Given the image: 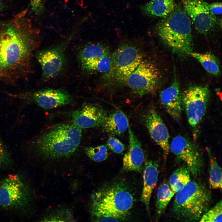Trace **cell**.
<instances>
[{"mask_svg": "<svg viewBox=\"0 0 222 222\" xmlns=\"http://www.w3.org/2000/svg\"><path fill=\"white\" fill-rule=\"evenodd\" d=\"M183 3L185 10L199 33L207 34L215 27L217 19L210 11L209 3L204 0H183Z\"/></svg>", "mask_w": 222, "mask_h": 222, "instance_id": "4fadbf2b", "label": "cell"}, {"mask_svg": "<svg viewBox=\"0 0 222 222\" xmlns=\"http://www.w3.org/2000/svg\"><path fill=\"white\" fill-rule=\"evenodd\" d=\"M175 194L165 182L159 186L156 193V213L157 218H159L164 213Z\"/></svg>", "mask_w": 222, "mask_h": 222, "instance_id": "cb8c5ba5", "label": "cell"}, {"mask_svg": "<svg viewBox=\"0 0 222 222\" xmlns=\"http://www.w3.org/2000/svg\"><path fill=\"white\" fill-rule=\"evenodd\" d=\"M4 7V5L2 3L0 2V12L2 11Z\"/></svg>", "mask_w": 222, "mask_h": 222, "instance_id": "e575fe53", "label": "cell"}, {"mask_svg": "<svg viewBox=\"0 0 222 222\" xmlns=\"http://www.w3.org/2000/svg\"><path fill=\"white\" fill-rule=\"evenodd\" d=\"M39 32L27 17V10L0 26V81L15 84L32 72L34 53Z\"/></svg>", "mask_w": 222, "mask_h": 222, "instance_id": "6da1fadb", "label": "cell"}, {"mask_svg": "<svg viewBox=\"0 0 222 222\" xmlns=\"http://www.w3.org/2000/svg\"><path fill=\"white\" fill-rule=\"evenodd\" d=\"M129 125V121L125 114L121 111L117 110L107 115L101 127L106 133L120 136L127 130Z\"/></svg>", "mask_w": 222, "mask_h": 222, "instance_id": "d6986e66", "label": "cell"}, {"mask_svg": "<svg viewBox=\"0 0 222 222\" xmlns=\"http://www.w3.org/2000/svg\"><path fill=\"white\" fill-rule=\"evenodd\" d=\"M32 11L37 15L42 14L44 10L43 0H30Z\"/></svg>", "mask_w": 222, "mask_h": 222, "instance_id": "4dcf8cb0", "label": "cell"}, {"mask_svg": "<svg viewBox=\"0 0 222 222\" xmlns=\"http://www.w3.org/2000/svg\"><path fill=\"white\" fill-rule=\"evenodd\" d=\"M190 172L184 165L176 169L172 174L169 180L170 187L175 193L181 191L191 181Z\"/></svg>", "mask_w": 222, "mask_h": 222, "instance_id": "d4e9b609", "label": "cell"}, {"mask_svg": "<svg viewBox=\"0 0 222 222\" xmlns=\"http://www.w3.org/2000/svg\"><path fill=\"white\" fill-rule=\"evenodd\" d=\"M107 145L109 148L113 152L120 154L125 150V146L119 139L113 136H110L107 141Z\"/></svg>", "mask_w": 222, "mask_h": 222, "instance_id": "f546056e", "label": "cell"}, {"mask_svg": "<svg viewBox=\"0 0 222 222\" xmlns=\"http://www.w3.org/2000/svg\"><path fill=\"white\" fill-rule=\"evenodd\" d=\"M222 201L221 200L212 208L203 215L199 221L200 222H221Z\"/></svg>", "mask_w": 222, "mask_h": 222, "instance_id": "f1b7e54d", "label": "cell"}, {"mask_svg": "<svg viewBox=\"0 0 222 222\" xmlns=\"http://www.w3.org/2000/svg\"><path fill=\"white\" fill-rule=\"evenodd\" d=\"M9 158L8 154L4 145L0 142V166L6 162Z\"/></svg>", "mask_w": 222, "mask_h": 222, "instance_id": "d6a6232c", "label": "cell"}, {"mask_svg": "<svg viewBox=\"0 0 222 222\" xmlns=\"http://www.w3.org/2000/svg\"><path fill=\"white\" fill-rule=\"evenodd\" d=\"M112 64V53L93 60L80 66L85 74L101 73L105 74L110 70Z\"/></svg>", "mask_w": 222, "mask_h": 222, "instance_id": "7402d4cb", "label": "cell"}, {"mask_svg": "<svg viewBox=\"0 0 222 222\" xmlns=\"http://www.w3.org/2000/svg\"><path fill=\"white\" fill-rule=\"evenodd\" d=\"M169 147L177 160L183 162L192 175L196 177L202 173L204 163L201 154L187 138L181 135L175 136Z\"/></svg>", "mask_w": 222, "mask_h": 222, "instance_id": "9c48e42d", "label": "cell"}, {"mask_svg": "<svg viewBox=\"0 0 222 222\" xmlns=\"http://www.w3.org/2000/svg\"><path fill=\"white\" fill-rule=\"evenodd\" d=\"M176 6L175 0H151L141 9L148 16L163 18L172 12Z\"/></svg>", "mask_w": 222, "mask_h": 222, "instance_id": "ffe728a7", "label": "cell"}, {"mask_svg": "<svg viewBox=\"0 0 222 222\" xmlns=\"http://www.w3.org/2000/svg\"><path fill=\"white\" fill-rule=\"evenodd\" d=\"M72 122L81 129L101 126L107 116L106 112L92 104L85 103L71 113Z\"/></svg>", "mask_w": 222, "mask_h": 222, "instance_id": "9a60e30c", "label": "cell"}, {"mask_svg": "<svg viewBox=\"0 0 222 222\" xmlns=\"http://www.w3.org/2000/svg\"><path fill=\"white\" fill-rule=\"evenodd\" d=\"M209 7L212 13L215 15H220L222 13V3L214 2L209 4Z\"/></svg>", "mask_w": 222, "mask_h": 222, "instance_id": "1f68e13d", "label": "cell"}, {"mask_svg": "<svg viewBox=\"0 0 222 222\" xmlns=\"http://www.w3.org/2000/svg\"><path fill=\"white\" fill-rule=\"evenodd\" d=\"M156 30L163 43L178 55L187 56L192 52L193 40L190 19L177 6L158 23Z\"/></svg>", "mask_w": 222, "mask_h": 222, "instance_id": "277c9868", "label": "cell"}, {"mask_svg": "<svg viewBox=\"0 0 222 222\" xmlns=\"http://www.w3.org/2000/svg\"><path fill=\"white\" fill-rule=\"evenodd\" d=\"M211 200V193L204 185L190 181L175 196L172 214L180 221H197L208 210Z\"/></svg>", "mask_w": 222, "mask_h": 222, "instance_id": "5b68a950", "label": "cell"}, {"mask_svg": "<svg viewBox=\"0 0 222 222\" xmlns=\"http://www.w3.org/2000/svg\"><path fill=\"white\" fill-rule=\"evenodd\" d=\"M72 35L64 42L41 50L36 53V58L41 67L44 80L55 77L64 68L66 63V49Z\"/></svg>", "mask_w": 222, "mask_h": 222, "instance_id": "8fae6325", "label": "cell"}, {"mask_svg": "<svg viewBox=\"0 0 222 222\" xmlns=\"http://www.w3.org/2000/svg\"><path fill=\"white\" fill-rule=\"evenodd\" d=\"M206 86H193L182 94L183 107L191 128L194 140L198 136L200 124L206 113L210 97Z\"/></svg>", "mask_w": 222, "mask_h": 222, "instance_id": "52a82bcc", "label": "cell"}, {"mask_svg": "<svg viewBox=\"0 0 222 222\" xmlns=\"http://www.w3.org/2000/svg\"><path fill=\"white\" fill-rule=\"evenodd\" d=\"M158 175V163L151 160H146L143 170V185L141 201L144 204L150 217V199L153 191L157 183Z\"/></svg>", "mask_w": 222, "mask_h": 222, "instance_id": "ac0fdd59", "label": "cell"}, {"mask_svg": "<svg viewBox=\"0 0 222 222\" xmlns=\"http://www.w3.org/2000/svg\"><path fill=\"white\" fill-rule=\"evenodd\" d=\"M29 195L21 179L10 175L0 183V206L7 209L20 208L28 204Z\"/></svg>", "mask_w": 222, "mask_h": 222, "instance_id": "30bf717a", "label": "cell"}, {"mask_svg": "<svg viewBox=\"0 0 222 222\" xmlns=\"http://www.w3.org/2000/svg\"><path fill=\"white\" fill-rule=\"evenodd\" d=\"M43 222L74 221L75 218L72 212L65 208L55 209L47 212L41 219Z\"/></svg>", "mask_w": 222, "mask_h": 222, "instance_id": "4316f807", "label": "cell"}, {"mask_svg": "<svg viewBox=\"0 0 222 222\" xmlns=\"http://www.w3.org/2000/svg\"><path fill=\"white\" fill-rule=\"evenodd\" d=\"M209 161V183L212 189L222 188V170L210 150L207 148Z\"/></svg>", "mask_w": 222, "mask_h": 222, "instance_id": "484cf974", "label": "cell"}, {"mask_svg": "<svg viewBox=\"0 0 222 222\" xmlns=\"http://www.w3.org/2000/svg\"><path fill=\"white\" fill-rule=\"evenodd\" d=\"M173 79L171 85L160 92L159 99L161 104L166 112L175 120L179 121L183 107L182 94L175 71Z\"/></svg>", "mask_w": 222, "mask_h": 222, "instance_id": "2e32d148", "label": "cell"}, {"mask_svg": "<svg viewBox=\"0 0 222 222\" xmlns=\"http://www.w3.org/2000/svg\"><path fill=\"white\" fill-rule=\"evenodd\" d=\"M84 152L91 160L95 162L103 161L108 157L107 148L105 145L86 147L84 149Z\"/></svg>", "mask_w": 222, "mask_h": 222, "instance_id": "83f0119b", "label": "cell"}, {"mask_svg": "<svg viewBox=\"0 0 222 222\" xmlns=\"http://www.w3.org/2000/svg\"><path fill=\"white\" fill-rule=\"evenodd\" d=\"M129 149L123 158L124 169L142 173L144 170L145 155L141 144L131 128L128 127Z\"/></svg>", "mask_w": 222, "mask_h": 222, "instance_id": "e0dca14e", "label": "cell"}, {"mask_svg": "<svg viewBox=\"0 0 222 222\" xmlns=\"http://www.w3.org/2000/svg\"><path fill=\"white\" fill-rule=\"evenodd\" d=\"M190 55L196 59L209 73L217 76L220 73V62L217 58L210 52L204 53L193 51Z\"/></svg>", "mask_w": 222, "mask_h": 222, "instance_id": "603a6c76", "label": "cell"}, {"mask_svg": "<svg viewBox=\"0 0 222 222\" xmlns=\"http://www.w3.org/2000/svg\"><path fill=\"white\" fill-rule=\"evenodd\" d=\"M160 77L159 72L155 65L150 61L142 60L125 84L134 92L142 97L155 89Z\"/></svg>", "mask_w": 222, "mask_h": 222, "instance_id": "ba28073f", "label": "cell"}, {"mask_svg": "<svg viewBox=\"0 0 222 222\" xmlns=\"http://www.w3.org/2000/svg\"><path fill=\"white\" fill-rule=\"evenodd\" d=\"M111 53L105 46L100 43L87 44L80 50L78 59L80 66Z\"/></svg>", "mask_w": 222, "mask_h": 222, "instance_id": "44dd1931", "label": "cell"}, {"mask_svg": "<svg viewBox=\"0 0 222 222\" xmlns=\"http://www.w3.org/2000/svg\"><path fill=\"white\" fill-rule=\"evenodd\" d=\"M120 221L116 218L111 217H102L96 220V222H118Z\"/></svg>", "mask_w": 222, "mask_h": 222, "instance_id": "836d02e7", "label": "cell"}, {"mask_svg": "<svg viewBox=\"0 0 222 222\" xmlns=\"http://www.w3.org/2000/svg\"><path fill=\"white\" fill-rule=\"evenodd\" d=\"M11 96L34 102L45 109H50L71 104L72 96L62 89L45 88L18 94L6 93Z\"/></svg>", "mask_w": 222, "mask_h": 222, "instance_id": "7c38bea8", "label": "cell"}, {"mask_svg": "<svg viewBox=\"0 0 222 222\" xmlns=\"http://www.w3.org/2000/svg\"><path fill=\"white\" fill-rule=\"evenodd\" d=\"M81 129L73 123L57 125L47 130L38 139L37 151L47 160L69 158L74 154L80 144Z\"/></svg>", "mask_w": 222, "mask_h": 222, "instance_id": "3957f363", "label": "cell"}, {"mask_svg": "<svg viewBox=\"0 0 222 222\" xmlns=\"http://www.w3.org/2000/svg\"><path fill=\"white\" fill-rule=\"evenodd\" d=\"M134 198L125 183L118 181L105 185L92 194L90 213L93 221L104 217L124 221L134 203Z\"/></svg>", "mask_w": 222, "mask_h": 222, "instance_id": "7a4b0ae2", "label": "cell"}, {"mask_svg": "<svg viewBox=\"0 0 222 222\" xmlns=\"http://www.w3.org/2000/svg\"><path fill=\"white\" fill-rule=\"evenodd\" d=\"M143 118L151 137L161 148L166 159L170 151L169 135L166 126L160 116L153 108L147 110Z\"/></svg>", "mask_w": 222, "mask_h": 222, "instance_id": "5bb4252c", "label": "cell"}, {"mask_svg": "<svg viewBox=\"0 0 222 222\" xmlns=\"http://www.w3.org/2000/svg\"><path fill=\"white\" fill-rule=\"evenodd\" d=\"M112 59L111 68L104 78L110 83L117 84H125L143 60L139 49L128 43L121 44L112 53Z\"/></svg>", "mask_w": 222, "mask_h": 222, "instance_id": "8992f818", "label": "cell"}]
</instances>
